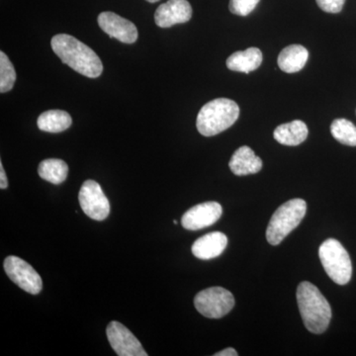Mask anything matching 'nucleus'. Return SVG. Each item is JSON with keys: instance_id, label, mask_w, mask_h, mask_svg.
Wrapping results in <instances>:
<instances>
[{"instance_id": "26", "label": "nucleus", "mask_w": 356, "mask_h": 356, "mask_svg": "<svg viewBox=\"0 0 356 356\" xmlns=\"http://www.w3.org/2000/svg\"><path fill=\"white\" fill-rule=\"evenodd\" d=\"M147 2H151V3H154V2H158L159 0H147Z\"/></svg>"}, {"instance_id": "24", "label": "nucleus", "mask_w": 356, "mask_h": 356, "mask_svg": "<svg viewBox=\"0 0 356 356\" xmlns=\"http://www.w3.org/2000/svg\"><path fill=\"white\" fill-rule=\"evenodd\" d=\"M8 187V180H7L6 173L4 172L3 165L0 163V188L6 189Z\"/></svg>"}, {"instance_id": "25", "label": "nucleus", "mask_w": 356, "mask_h": 356, "mask_svg": "<svg viewBox=\"0 0 356 356\" xmlns=\"http://www.w3.org/2000/svg\"><path fill=\"white\" fill-rule=\"evenodd\" d=\"M214 356H238V353L234 348H229L215 353Z\"/></svg>"}, {"instance_id": "14", "label": "nucleus", "mask_w": 356, "mask_h": 356, "mask_svg": "<svg viewBox=\"0 0 356 356\" xmlns=\"http://www.w3.org/2000/svg\"><path fill=\"white\" fill-rule=\"evenodd\" d=\"M229 166L234 175L245 177L261 172L262 161L255 156L254 152L250 147L243 146L238 147L232 156Z\"/></svg>"}, {"instance_id": "18", "label": "nucleus", "mask_w": 356, "mask_h": 356, "mask_svg": "<svg viewBox=\"0 0 356 356\" xmlns=\"http://www.w3.org/2000/svg\"><path fill=\"white\" fill-rule=\"evenodd\" d=\"M72 119L67 112L63 110H49L40 115L37 125L41 131L49 133H60L72 126Z\"/></svg>"}, {"instance_id": "12", "label": "nucleus", "mask_w": 356, "mask_h": 356, "mask_svg": "<svg viewBox=\"0 0 356 356\" xmlns=\"http://www.w3.org/2000/svg\"><path fill=\"white\" fill-rule=\"evenodd\" d=\"M191 17L192 7L187 0H168L159 6L154 13L156 24L161 28L188 22Z\"/></svg>"}, {"instance_id": "11", "label": "nucleus", "mask_w": 356, "mask_h": 356, "mask_svg": "<svg viewBox=\"0 0 356 356\" xmlns=\"http://www.w3.org/2000/svg\"><path fill=\"white\" fill-rule=\"evenodd\" d=\"M97 21L99 27L111 38L125 44H133L137 41V27L131 21L113 13L99 14Z\"/></svg>"}, {"instance_id": "8", "label": "nucleus", "mask_w": 356, "mask_h": 356, "mask_svg": "<svg viewBox=\"0 0 356 356\" xmlns=\"http://www.w3.org/2000/svg\"><path fill=\"white\" fill-rule=\"evenodd\" d=\"M81 209L91 219L103 221L109 216L110 204L102 186L95 180H86L79 194Z\"/></svg>"}, {"instance_id": "10", "label": "nucleus", "mask_w": 356, "mask_h": 356, "mask_svg": "<svg viewBox=\"0 0 356 356\" xmlns=\"http://www.w3.org/2000/svg\"><path fill=\"white\" fill-rule=\"evenodd\" d=\"M222 213V206L218 202L198 204L185 213L181 224L189 231H198L214 225L221 218Z\"/></svg>"}, {"instance_id": "1", "label": "nucleus", "mask_w": 356, "mask_h": 356, "mask_svg": "<svg viewBox=\"0 0 356 356\" xmlns=\"http://www.w3.org/2000/svg\"><path fill=\"white\" fill-rule=\"evenodd\" d=\"M51 46L60 60L79 74L90 79L102 76V60L83 42L67 34H58L51 39Z\"/></svg>"}, {"instance_id": "5", "label": "nucleus", "mask_w": 356, "mask_h": 356, "mask_svg": "<svg viewBox=\"0 0 356 356\" xmlns=\"http://www.w3.org/2000/svg\"><path fill=\"white\" fill-rule=\"evenodd\" d=\"M322 266L325 273L334 282L346 285L353 275V264L350 254L339 241L329 238L321 245L318 250Z\"/></svg>"}, {"instance_id": "17", "label": "nucleus", "mask_w": 356, "mask_h": 356, "mask_svg": "<svg viewBox=\"0 0 356 356\" xmlns=\"http://www.w3.org/2000/svg\"><path fill=\"white\" fill-rule=\"evenodd\" d=\"M262 63V53L259 49L248 48L245 51H236L229 56L226 64L234 72L250 74L259 69Z\"/></svg>"}, {"instance_id": "3", "label": "nucleus", "mask_w": 356, "mask_h": 356, "mask_svg": "<svg viewBox=\"0 0 356 356\" xmlns=\"http://www.w3.org/2000/svg\"><path fill=\"white\" fill-rule=\"evenodd\" d=\"M240 116V107L234 100L217 98L204 105L196 126L201 135L212 137L232 127Z\"/></svg>"}, {"instance_id": "4", "label": "nucleus", "mask_w": 356, "mask_h": 356, "mask_svg": "<svg viewBox=\"0 0 356 356\" xmlns=\"http://www.w3.org/2000/svg\"><path fill=\"white\" fill-rule=\"evenodd\" d=\"M307 212V203L303 199H292L274 212L266 229L267 242L280 245L293 229L299 226Z\"/></svg>"}, {"instance_id": "21", "label": "nucleus", "mask_w": 356, "mask_h": 356, "mask_svg": "<svg viewBox=\"0 0 356 356\" xmlns=\"http://www.w3.org/2000/svg\"><path fill=\"white\" fill-rule=\"evenodd\" d=\"M16 72L4 51H0V92L6 93L13 88Z\"/></svg>"}, {"instance_id": "13", "label": "nucleus", "mask_w": 356, "mask_h": 356, "mask_svg": "<svg viewBox=\"0 0 356 356\" xmlns=\"http://www.w3.org/2000/svg\"><path fill=\"white\" fill-rule=\"evenodd\" d=\"M228 245V238L221 232L206 234L194 242L192 254L199 259H212L219 257Z\"/></svg>"}, {"instance_id": "23", "label": "nucleus", "mask_w": 356, "mask_h": 356, "mask_svg": "<svg viewBox=\"0 0 356 356\" xmlns=\"http://www.w3.org/2000/svg\"><path fill=\"white\" fill-rule=\"evenodd\" d=\"M318 6L327 13H339L343 10L346 0H316Z\"/></svg>"}, {"instance_id": "15", "label": "nucleus", "mask_w": 356, "mask_h": 356, "mask_svg": "<svg viewBox=\"0 0 356 356\" xmlns=\"http://www.w3.org/2000/svg\"><path fill=\"white\" fill-rule=\"evenodd\" d=\"M309 53L301 44H290L283 49L278 56V65L282 72L294 74L305 67L308 62Z\"/></svg>"}, {"instance_id": "19", "label": "nucleus", "mask_w": 356, "mask_h": 356, "mask_svg": "<svg viewBox=\"0 0 356 356\" xmlns=\"http://www.w3.org/2000/svg\"><path fill=\"white\" fill-rule=\"evenodd\" d=\"M38 173L40 177L51 184L58 185L67 179L69 175V166L62 159H44L39 165Z\"/></svg>"}, {"instance_id": "6", "label": "nucleus", "mask_w": 356, "mask_h": 356, "mask_svg": "<svg viewBox=\"0 0 356 356\" xmlns=\"http://www.w3.org/2000/svg\"><path fill=\"white\" fill-rule=\"evenodd\" d=\"M194 305L204 317L220 318L228 315L235 306V297L222 287H211L199 292Z\"/></svg>"}, {"instance_id": "22", "label": "nucleus", "mask_w": 356, "mask_h": 356, "mask_svg": "<svg viewBox=\"0 0 356 356\" xmlns=\"http://www.w3.org/2000/svg\"><path fill=\"white\" fill-rule=\"evenodd\" d=\"M261 0H229V9L238 16H248L259 6Z\"/></svg>"}, {"instance_id": "16", "label": "nucleus", "mask_w": 356, "mask_h": 356, "mask_svg": "<svg viewBox=\"0 0 356 356\" xmlns=\"http://www.w3.org/2000/svg\"><path fill=\"white\" fill-rule=\"evenodd\" d=\"M274 139L284 146H298L308 137V127L303 121L294 120L278 126L273 132Z\"/></svg>"}, {"instance_id": "9", "label": "nucleus", "mask_w": 356, "mask_h": 356, "mask_svg": "<svg viewBox=\"0 0 356 356\" xmlns=\"http://www.w3.org/2000/svg\"><path fill=\"white\" fill-rule=\"evenodd\" d=\"M107 337L112 348L119 356H147L137 339L125 325L121 323H110L106 329Z\"/></svg>"}, {"instance_id": "7", "label": "nucleus", "mask_w": 356, "mask_h": 356, "mask_svg": "<svg viewBox=\"0 0 356 356\" xmlns=\"http://www.w3.org/2000/svg\"><path fill=\"white\" fill-rule=\"evenodd\" d=\"M3 266L7 276L21 289L32 295L41 292L43 288L41 276L28 262L20 257L10 255L6 257Z\"/></svg>"}, {"instance_id": "20", "label": "nucleus", "mask_w": 356, "mask_h": 356, "mask_svg": "<svg viewBox=\"0 0 356 356\" xmlns=\"http://www.w3.org/2000/svg\"><path fill=\"white\" fill-rule=\"evenodd\" d=\"M332 137L346 146L356 147V126L346 119H336L331 125Z\"/></svg>"}, {"instance_id": "2", "label": "nucleus", "mask_w": 356, "mask_h": 356, "mask_svg": "<svg viewBox=\"0 0 356 356\" xmlns=\"http://www.w3.org/2000/svg\"><path fill=\"white\" fill-rule=\"evenodd\" d=\"M297 302L306 329L316 334L325 332L331 322L332 309L320 290L308 281L300 283Z\"/></svg>"}]
</instances>
